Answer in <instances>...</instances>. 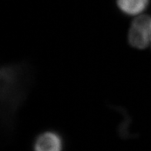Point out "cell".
<instances>
[{"mask_svg": "<svg viewBox=\"0 0 151 151\" xmlns=\"http://www.w3.org/2000/svg\"><path fill=\"white\" fill-rule=\"evenodd\" d=\"M63 141L61 137L56 133L48 131L37 137L34 151H62Z\"/></svg>", "mask_w": 151, "mask_h": 151, "instance_id": "obj_2", "label": "cell"}, {"mask_svg": "<svg viewBox=\"0 0 151 151\" xmlns=\"http://www.w3.org/2000/svg\"><path fill=\"white\" fill-rule=\"evenodd\" d=\"M150 16L139 15L133 20L128 32V42L130 46L143 50L150 44Z\"/></svg>", "mask_w": 151, "mask_h": 151, "instance_id": "obj_1", "label": "cell"}, {"mask_svg": "<svg viewBox=\"0 0 151 151\" xmlns=\"http://www.w3.org/2000/svg\"><path fill=\"white\" fill-rule=\"evenodd\" d=\"M150 45H151V42H150Z\"/></svg>", "mask_w": 151, "mask_h": 151, "instance_id": "obj_4", "label": "cell"}, {"mask_svg": "<svg viewBox=\"0 0 151 151\" xmlns=\"http://www.w3.org/2000/svg\"><path fill=\"white\" fill-rule=\"evenodd\" d=\"M149 0H117V6L128 16H137L146 9Z\"/></svg>", "mask_w": 151, "mask_h": 151, "instance_id": "obj_3", "label": "cell"}]
</instances>
